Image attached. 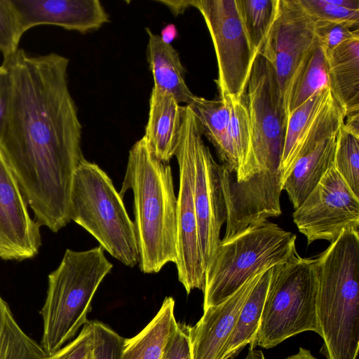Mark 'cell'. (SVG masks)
Segmentation results:
<instances>
[{"label":"cell","instance_id":"33","mask_svg":"<svg viewBox=\"0 0 359 359\" xmlns=\"http://www.w3.org/2000/svg\"><path fill=\"white\" fill-rule=\"evenodd\" d=\"M314 31L319 45L325 55L346 41L359 35V30L327 21H314Z\"/></svg>","mask_w":359,"mask_h":359},{"label":"cell","instance_id":"1","mask_svg":"<svg viewBox=\"0 0 359 359\" xmlns=\"http://www.w3.org/2000/svg\"><path fill=\"white\" fill-rule=\"evenodd\" d=\"M3 63L10 71L12 96L0 148L35 220L57 233L71 221L73 175L86 160L82 126L69 89V59L18 48Z\"/></svg>","mask_w":359,"mask_h":359},{"label":"cell","instance_id":"35","mask_svg":"<svg viewBox=\"0 0 359 359\" xmlns=\"http://www.w3.org/2000/svg\"><path fill=\"white\" fill-rule=\"evenodd\" d=\"M162 359H193L189 339V325L177 323V327L168 341Z\"/></svg>","mask_w":359,"mask_h":359},{"label":"cell","instance_id":"30","mask_svg":"<svg viewBox=\"0 0 359 359\" xmlns=\"http://www.w3.org/2000/svg\"><path fill=\"white\" fill-rule=\"evenodd\" d=\"M313 21H327L342 24L349 29H358L359 11L337 4L334 0H298Z\"/></svg>","mask_w":359,"mask_h":359},{"label":"cell","instance_id":"14","mask_svg":"<svg viewBox=\"0 0 359 359\" xmlns=\"http://www.w3.org/2000/svg\"><path fill=\"white\" fill-rule=\"evenodd\" d=\"M219 166L204 143L197 120L194 131V197L205 269L220 244V231L226 219Z\"/></svg>","mask_w":359,"mask_h":359},{"label":"cell","instance_id":"23","mask_svg":"<svg viewBox=\"0 0 359 359\" xmlns=\"http://www.w3.org/2000/svg\"><path fill=\"white\" fill-rule=\"evenodd\" d=\"M271 268L258 274L257 280L236 318L233 328L217 359H232L247 345H252L262 313Z\"/></svg>","mask_w":359,"mask_h":359},{"label":"cell","instance_id":"2","mask_svg":"<svg viewBox=\"0 0 359 359\" xmlns=\"http://www.w3.org/2000/svg\"><path fill=\"white\" fill-rule=\"evenodd\" d=\"M244 99L257 172L248 181L233 182L231 191L250 209L277 212L283 191L280 168L287 119L274 68L260 53L255 58Z\"/></svg>","mask_w":359,"mask_h":359},{"label":"cell","instance_id":"13","mask_svg":"<svg viewBox=\"0 0 359 359\" xmlns=\"http://www.w3.org/2000/svg\"><path fill=\"white\" fill-rule=\"evenodd\" d=\"M314 21L298 0H278L277 13L259 52L273 65L284 99L299 65L318 43Z\"/></svg>","mask_w":359,"mask_h":359},{"label":"cell","instance_id":"28","mask_svg":"<svg viewBox=\"0 0 359 359\" xmlns=\"http://www.w3.org/2000/svg\"><path fill=\"white\" fill-rule=\"evenodd\" d=\"M253 51L259 53L275 20L278 0H235Z\"/></svg>","mask_w":359,"mask_h":359},{"label":"cell","instance_id":"22","mask_svg":"<svg viewBox=\"0 0 359 359\" xmlns=\"http://www.w3.org/2000/svg\"><path fill=\"white\" fill-rule=\"evenodd\" d=\"M174 309V299L165 297L146 327L135 337L124 339L121 359H162L165 346L177 327Z\"/></svg>","mask_w":359,"mask_h":359},{"label":"cell","instance_id":"32","mask_svg":"<svg viewBox=\"0 0 359 359\" xmlns=\"http://www.w3.org/2000/svg\"><path fill=\"white\" fill-rule=\"evenodd\" d=\"M93 359H121L124 338L100 321H90Z\"/></svg>","mask_w":359,"mask_h":359},{"label":"cell","instance_id":"31","mask_svg":"<svg viewBox=\"0 0 359 359\" xmlns=\"http://www.w3.org/2000/svg\"><path fill=\"white\" fill-rule=\"evenodd\" d=\"M24 34L12 0H0V52L4 59L11 57L18 50Z\"/></svg>","mask_w":359,"mask_h":359},{"label":"cell","instance_id":"11","mask_svg":"<svg viewBox=\"0 0 359 359\" xmlns=\"http://www.w3.org/2000/svg\"><path fill=\"white\" fill-rule=\"evenodd\" d=\"M292 217L309 245L318 240L331 243L344 229L359 231V198L332 166Z\"/></svg>","mask_w":359,"mask_h":359},{"label":"cell","instance_id":"4","mask_svg":"<svg viewBox=\"0 0 359 359\" xmlns=\"http://www.w3.org/2000/svg\"><path fill=\"white\" fill-rule=\"evenodd\" d=\"M316 313L327 359H356L359 347V231L344 229L315 258Z\"/></svg>","mask_w":359,"mask_h":359},{"label":"cell","instance_id":"8","mask_svg":"<svg viewBox=\"0 0 359 359\" xmlns=\"http://www.w3.org/2000/svg\"><path fill=\"white\" fill-rule=\"evenodd\" d=\"M316 296L315 258L297 255L272 266L259 326L249 349L271 348L306 331L320 335Z\"/></svg>","mask_w":359,"mask_h":359},{"label":"cell","instance_id":"17","mask_svg":"<svg viewBox=\"0 0 359 359\" xmlns=\"http://www.w3.org/2000/svg\"><path fill=\"white\" fill-rule=\"evenodd\" d=\"M256 274L223 302L203 310L201 319L189 326L193 359H217L231 334L240 310L254 287Z\"/></svg>","mask_w":359,"mask_h":359},{"label":"cell","instance_id":"41","mask_svg":"<svg viewBox=\"0 0 359 359\" xmlns=\"http://www.w3.org/2000/svg\"><path fill=\"white\" fill-rule=\"evenodd\" d=\"M86 359H93V354H92V350L89 352Z\"/></svg>","mask_w":359,"mask_h":359},{"label":"cell","instance_id":"18","mask_svg":"<svg viewBox=\"0 0 359 359\" xmlns=\"http://www.w3.org/2000/svg\"><path fill=\"white\" fill-rule=\"evenodd\" d=\"M184 107L171 95L153 86L144 138L153 154L169 163L175 156L183 120Z\"/></svg>","mask_w":359,"mask_h":359},{"label":"cell","instance_id":"34","mask_svg":"<svg viewBox=\"0 0 359 359\" xmlns=\"http://www.w3.org/2000/svg\"><path fill=\"white\" fill-rule=\"evenodd\" d=\"M93 347L91 322L88 321L73 340L45 359H86Z\"/></svg>","mask_w":359,"mask_h":359},{"label":"cell","instance_id":"9","mask_svg":"<svg viewBox=\"0 0 359 359\" xmlns=\"http://www.w3.org/2000/svg\"><path fill=\"white\" fill-rule=\"evenodd\" d=\"M209 30L217 61L219 97H244L256 54L235 0H191Z\"/></svg>","mask_w":359,"mask_h":359},{"label":"cell","instance_id":"37","mask_svg":"<svg viewBox=\"0 0 359 359\" xmlns=\"http://www.w3.org/2000/svg\"><path fill=\"white\" fill-rule=\"evenodd\" d=\"M345 118L346 121H344V127L353 135L359 137V111L349 114Z\"/></svg>","mask_w":359,"mask_h":359},{"label":"cell","instance_id":"24","mask_svg":"<svg viewBox=\"0 0 359 359\" xmlns=\"http://www.w3.org/2000/svg\"><path fill=\"white\" fill-rule=\"evenodd\" d=\"M226 98L230 109L229 135L238 161V170L235 174L225 165L219 164V175L222 181L238 183L248 181L257 172L252 152L250 124L244 97Z\"/></svg>","mask_w":359,"mask_h":359},{"label":"cell","instance_id":"15","mask_svg":"<svg viewBox=\"0 0 359 359\" xmlns=\"http://www.w3.org/2000/svg\"><path fill=\"white\" fill-rule=\"evenodd\" d=\"M0 148V259L21 262L34 257L41 245L40 224Z\"/></svg>","mask_w":359,"mask_h":359},{"label":"cell","instance_id":"10","mask_svg":"<svg viewBox=\"0 0 359 359\" xmlns=\"http://www.w3.org/2000/svg\"><path fill=\"white\" fill-rule=\"evenodd\" d=\"M197 118L188 105L184 107L177 148L175 154L180 170L177 197V259L179 281L187 294L203 290L205 269L201 252L194 197V131Z\"/></svg>","mask_w":359,"mask_h":359},{"label":"cell","instance_id":"21","mask_svg":"<svg viewBox=\"0 0 359 359\" xmlns=\"http://www.w3.org/2000/svg\"><path fill=\"white\" fill-rule=\"evenodd\" d=\"M194 113L202 134L214 146L222 161L229 170L235 174L238 164L229 135L230 109L226 97L208 100L194 97L187 104Z\"/></svg>","mask_w":359,"mask_h":359},{"label":"cell","instance_id":"19","mask_svg":"<svg viewBox=\"0 0 359 359\" xmlns=\"http://www.w3.org/2000/svg\"><path fill=\"white\" fill-rule=\"evenodd\" d=\"M326 55L329 88L345 116L359 111V35Z\"/></svg>","mask_w":359,"mask_h":359},{"label":"cell","instance_id":"3","mask_svg":"<svg viewBox=\"0 0 359 359\" xmlns=\"http://www.w3.org/2000/svg\"><path fill=\"white\" fill-rule=\"evenodd\" d=\"M134 196L140 269L156 273L177 259V197L169 163L157 158L143 136L129 151L121 196Z\"/></svg>","mask_w":359,"mask_h":359},{"label":"cell","instance_id":"38","mask_svg":"<svg viewBox=\"0 0 359 359\" xmlns=\"http://www.w3.org/2000/svg\"><path fill=\"white\" fill-rule=\"evenodd\" d=\"M159 2L165 4L175 15L182 13L185 9L191 6V1H160Z\"/></svg>","mask_w":359,"mask_h":359},{"label":"cell","instance_id":"27","mask_svg":"<svg viewBox=\"0 0 359 359\" xmlns=\"http://www.w3.org/2000/svg\"><path fill=\"white\" fill-rule=\"evenodd\" d=\"M40 344L20 327L0 294V359H45Z\"/></svg>","mask_w":359,"mask_h":359},{"label":"cell","instance_id":"40","mask_svg":"<svg viewBox=\"0 0 359 359\" xmlns=\"http://www.w3.org/2000/svg\"><path fill=\"white\" fill-rule=\"evenodd\" d=\"M245 359H266L261 350L249 349V352Z\"/></svg>","mask_w":359,"mask_h":359},{"label":"cell","instance_id":"6","mask_svg":"<svg viewBox=\"0 0 359 359\" xmlns=\"http://www.w3.org/2000/svg\"><path fill=\"white\" fill-rule=\"evenodd\" d=\"M69 219L126 266L139 264L140 251L134 222L109 175L86 159L76 169L69 197Z\"/></svg>","mask_w":359,"mask_h":359},{"label":"cell","instance_id":"16","mask_svg":"<svg viewBox=\"0 0 359 359\" xmlns=\"http://www.w3.org/2000/svg\"><path fill=\"white\" fill-rule=\"evenodd\" d=\"M23 32L42 25L86 33L109 22V15L98 0H12Z\"/></svg>","mask_w":359,"mask_h":359},{"label":"cell","instance_id":"25","mask_svg":"<svg viewBox=\"0 0 359 359\" xmlns=\"http://www.w3.org/2000/svg\"><path fill=\"white\" fill-rule=\"evenodd\" d=\"M327 87L329 82L326 55L318 43L302 61L291 79L284 99L287 119L300 105Z\"/></svg>","mask_w":359,"mask_h":359},{"label":"cell","instance_id":"5","mask_svg":"<svg viewBox=\"0 0 359 359\" xmlns=\"http://www.w3.org/2000/svg\"><path fill=\"white\" fill-rule=\"evenodd\" d=\"M98 246L88 250L67 249L58 267L48 276V289L40 311V345L50 355L72 341L88 320L94 294L113 264Z\"/></svg>","mask_w":359,"mask_h":359},{"label":"cell","instance_id":"26","mask_svg":"<svg viewBox=\"0 0 359 359\" xmlns=\"http://www.w3.org/2000/svg\"><path fill=\"white\" fill-rule=\"evenodd\" d=\"M330 95L329 87L323 88L289 116L280 168L283 184L292 170L304 135Z\"/></svg>","mask_w":359,"mask_h":359},{"label":"cell","instance_id":"12","mask_svg":"<svg viewBox=\"0 0 359 359\" xmlns=\"http://www.w3.org/2000/svg\"><path fill=\"white\" fill-rule=\"evenodd\" d=\"M344 120L343 108L331 94L304 135L283 184L294 209L333 166L337 135Z\"/></svg>","mask_w":359,"mask_h":359},{"label":"cell","instance_id":"20","mask_svg":"<svg viewBox=\"0 0 359 359\" xmlns=\"http://www.w3.org/2000/svg\"><path fill=\"white\" fill-rule=\"evenodd\" d=\"M148 34L147 61L154 87L171 95L177 102L189 104L195 95L184 80L185 71L179 54L170 43L146 28Z\"/></svg>","mask_w":359,"mask_h":359},{"label":"cell","instance_id":"39","mask_svg":"<svg viewBox=\"0 0 359 359\" xmlns=\"http://www.w3.org/2000/svg\"><path fill=\"white\" fill-rule=\"evenodd\" d=\"M285 359H317L316 357H314L311 351L308 349H306L304 348L300 347L299 349V351L292 355L289 357H287Z\"/></svg>","mask_w":359,"mask_h":359},{"label":"cell","instance_id":"7","mask_svg":"<svg viewBox=\"0 0 359 359\" xmlns=\"http://www.w3.org/2000/svg\"><path fill=\"white\" fill-rule=\"evenodd\" d=\"M296 238L267 221L221 241L205 269L203 310L225 301L256 274L299 255Z\"/></svg>","mask_w":359,"mask_h":359},{"label":"cell","instance_id":"36","mask_svg":"<svg viewBox=\"0 0 359 359\" xmlns=\"http://www.w3.org/2000/svg\"><path fill=\"white\" fill-rule=\"evenodd\" d=\"M12 96V81L8 67L0 65V143L7 126Z\"/></svg>","mask_w":359,"mask_h":359},{"label":"cell","instance_id":"29","mask_svg":"<svg viewBox=\"0 0 359 359\" xmlns=\"http://www.w3.org/2000/svg\"><path fill=\"white\" fill-rule=\"evenodd\" d=\"M333 166L359 198V137L348 131L344 123L337 135Z\"/></svg>","mask_w":359,"mask_h":359}]
</instances>
